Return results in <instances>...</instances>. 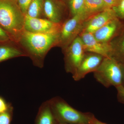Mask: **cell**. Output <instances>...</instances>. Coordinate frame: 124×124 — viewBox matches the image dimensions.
Listing matches in <instances>:
<instances>
[{"label": "cell", "instance_id": "cell-1", "mask_svg": "<svg viewBox=\"0 0 124 124\" xmlns=\"http://www.w3.org/2000/svg\"><path fill=\"white\" fill-rule=\"evenodd\" d=\"M59 32L33 33L24 30L18 43L33 64L42 68L47 53L53 46L57 45Z\"/></svg>", "mask_w": 124, "mask_h": 124}, {"label": "cell", "instance_id": "cell-2", "mask_svg": "<svg viewBox=\"0 0 124 124\" xmlns=\"http://www.w3.org/2000/svg\"><path fill=\"white\" fill-rule=\"evenodd\" d=\"M24 17L16 0H0V26L16 43L24 30Z\"/></svg>", "mask_w": 124, "mask_h": 124}, {"label": "cell", "instance_id": "cell-3", "mask_svg": "<svg viewBox=\"0 0 124 124\" xmlns=\"http://www.w3.org/2000/svg\"><path fill=\"white\" fill-rule=\"evenodd\" d=\"M58 122L69 124H90L93 115L78 110L59 97L49 100Z\"/></svg>", "mask_w": 124, "mask_h": 124}, {"label": "cell", "instance_id": "cell-4", "mask_svg": "<svg viewBox=\"0 0 124 124\" xmlns=\"http://www.w3.org/2000/svg\"><path fill=\"white\" fill-rule=\"evenodd\" d=\"M96 80L106 88L122 85V63L113 57L104 58L97 69L94 72Z\"/></svg>", "mask_w": 124, "mask_h": 124}, {"label": "cell", "instance_id": "cell-5", "mask_svg": "<svg viewBox=\"0 0 124 124\" xmlns=\"http://www.w3.org/2000/svg\"><path fill=\"white\" fill-rule=\"evenodd\" d=\"M87 19L85 14L77 15L62 23L57 46H62L64 49L69 46L81 32Z\"/></svg>", "mask_w": 124, "mask_h": 124}, {"label": "cell", "instance_id": "cell-6", "mask_svg": "<svg viewBox=\"0 0 124 124\" xmlns=\"http://www.w3.org/2000/svg\"><path fill=\"white\" fill-rule=\"evenodd\" d=\"M64 50L65 69L67 72L73 75L86 53L80 37H77Z\"/></svg>", "mask_w": 124, "mask_h": 124}, {"label": "cell", "instance_id": "cell-7", "mask_svg": "<svg viewBox=\"0 0 124 124\" xmlns=\"http://www.w3.org/2000/svg\"><path fill=\"white\" fill-rule=\"evenodd\" d=\"M79 36L82 40L85 52L97 54L104 58L111 57L113 48L111 42L98 41L93 33L89 32H83Z\"/></svg>", "mask_w": 124, "mask_h": 124}, {"label": "cell", "instance_id": "cell-8", "mask_svg": "<svg viewBox=\"0 0 124 124\" xmlns=\"http://www.w3.org/2000/svg\"><path fill=\"white\" fill-rule=\"evenodd\" d=\"M62 23H55L46 18L32 17L26 14L24 17V29L33 33L56 32L59 31Z\"/></svg>", "mask_w": 124, "mask_h": 124}, {"label": "cell", "instance_id": "cell-9", "mask_svg": "<svg viewBox=\"0 0 124 124\" xmlns=\"http://www.w3.org/2000/svg\"><path fill=\"white\" fill-rule=\"evenodd\" d=\"M116 18H118L114 9L112 8L106 9L87 19L85 22L81 32L93 33Z\"/></svg>", "mask_w": 124, "mask_h": 124}, {"label": "cell", "instance_id": "cell-10", "mask_svg": "<svg viewBox=\"0 0 124 124\" xmlns=\"http://www.w3.org/2000/svg\"><path fill=\"white\" fill-rule=\"evenodd\" d=\"M104 58L97 54L85 53L81 63L72 75L73 79L75 81H78L84 78L88 73L94 72L98 68Z\"/></svg>", "mask_w": 124, "mask_h": 124}, {"label": "cell", "instance_id": "cell-11", "mask_svg": "<svg viewBox=\"0 0 124 124\" xmlns=\"http://www.w3.org/2000/svg\"><path fill=\"white\" fill-rule=\"evenodd\" d=\"M124 29V24L121 20L116 18L93 33L98 41L102 42H111Z\"/></svg>", "mask_w": 124, "mask_h": 124}, {"label": "cell", "instance_id": "cell-12", "mask_svg": "<svg viewBox=\"0 0 124 124\" xmlns=\"http://www.w3.org/2000/svg\"><path fill=\"white\" fill-rule=\"evenodd\" d=\"M55 0H45L43 16L55 23H62V15L58 4Z\"/></svg>", "mask_w": 124, "mask_h": 124}, {"label": "cell", "instance_id": "cell-13", "mask_svg": "<svg viewBox=\"0 0 124 124\" xmlns=\"http://www.w3.org/2000/svg\"><path fill=\"white\" fill-rule=\"evenodd\" d=\"M58 122L49 100L42 103L39 108L35 124H57Z\"/></svg>", "mask_w": 124, "mask_h": 124}, {"label": "cell", "instance_id": "cell-14", "mask_svg": "<svg viewBox=\"0 0 124 124\" xmlns=\"http://www.w3.org/2000/svg\"><path fill=\"white\" fill-rule=\"evenodd\" d=\"M85 13L88 19L110 8L103 0H84Z\"/></svg>", "mask_w": 124, "mask_h": 124}, {"label": "cell", "instance_id": "cell-15", "mask_svg": "<svg viewBox=\"0 0 124 124\" xmlns=\"http://www.w3.org/2000/svg\"><path fill=\"white\" fill-rule=\"evenodd\" d=\"M27 56L22 49L8 45L0 46V62L8 59Z\"/></svg>", "mask_w": 124, "mask_h": 124}, {"label": "cell", "instance_id": "cell-16", "mask_svg": "<svg viewBox=\"0 0 124 124\" xmlns=\"http://www.w3.org/2000/svg\"><path fill=\"white\" fill-rule=\"evenodd\" d=\"M111 42L113 48L112 57L121 63H124V29L114 41Z\"/></svg>", "mask_w": 124, "mask_h": 124}, {"label": "cell", "instance_id": "cell-17", "mask_svg": "<svg viewBox=\"0 0 124 124\" xmlns=\"http://www.w3.org/2000/svg\"><path fill=\"white\" fill-rule=\"evenodd\" d=\"M45 0H32L29 5L26 15L34 18H42Z\"/></svg>", "mask_w": 124, "mask_h": 124}, {"label": "cell", "instance_id": "cell-18", "mask_svg": "<svg viewBox=\"0 0 124 124\" xmlns=\"http://www.w3.org/2000/svg\"><path fill=\"white\" fill-rule=\"evenodd\" d=\"M69 6L73 16L81 14L85 15L84 0H69Z\"/></svg>", "mask_w": 124, "mask_h": 124}, {"label": "cell", "instance_id": "cell-19", "mask_svg": "<svg viewBox=\"0 0 124 124\" xmlns=\"http://www.w3.org/2000/svg\"><path fill=\"white\" fill-rule=\"evenodd\" d=\"M13 115V108L0 113V124H10Z\"/></svg>", "mask_w": 124, "mask_h": 124}, {"label": "cell", "instance_id": "cell-20", "mask_svg": "<svg viewBox=\"0 0 124 124\" xmlns=\"http://www.w3.org/2000/svg\"><path fill=\"white\" fill-rule=\"evenodd\" d=\"M117 17L120 20L124 21V0H120L117 6L113 8Z\"/></svg>", "mask_w": 124, "mask_h": 124}, {"label": "cell", "instance_id": "cell-21", "mask_svg": "<svg viewBox=\"0 0 124 124\" xmlns=\"http://www.w3.org/2000/svg\"><path fill=\"white\" fill-rule=\"evenodd\" d=\"M18 5L24 15L27 14L28 9L32 0H16Z\"/></svg>", "mask_w": 124, "mask_h": 124}, {"label": "cell", "instance_id": "cell-22", "mask_svg": "<svg viewBox=\"0 0 124 124\" xmlns=\"http://www.w3.org/2000/svg\"><path fill=\"white\" fill-rule=\"evenodd\" d=\"M12 41L8 33L0 26V43H5Z\"/></svg>", "mask_w": 124, "mask_h": 124}, {"label": "cell", "instance_id": "cell-23", "mask_svg": "<svg viewBox=\"0 0 124 124\" xmlns=\"http://www.w3.org/2000/svg\"><path fill=\"white\" fill-rule=\"evenodd\" d=\"M117 91V99L118 101L124 104V87L122 85L116 87Z\"/></svg>", "mask_w": 124, "mask_h": 124}, {"label": "cell", "instance_id": "cell-24", "mask_svg": "<svg viewBox=\"0 0 124 124\" xmlns=\"http://www.w3.org/2000/svg\"><path fill=\"white\" fill-rule=\"evenodd\" d=\"M12 108L11 106L7 104L4 100L0 97V113L7 111Z\"/></svg>", "mask_w": 124, "mask_h": 124}, {"label": "cell", "instance_id": "cell-25", "mask_svg": "<svg viewBox=\"0 0 124 124\" xmlns=\"http://www.w3.org/2000/svg\"><path fill=\"white\" fill-rule=\"evenodd\" d=\"M107 5L110 8H115L119 4L120 0H103Z\"/></svg>", "mask_w": 124, "mask_h": 124}, {"label": "cell", "instance_id": "cell-26", "mask_svg": "<svg viewBox=\"0 0 124 124\" xmlns=\"http://www.w3.org/2000/svg\"><path fill=\"white\" fill-rule=\"evenodd\" d=\"M90 124H107L105 123L100 121L99 120L97 119V118L94 117V116H93L92 119H91Z\"/></svg>", "mask_w": 124, "mask_h": 124}, {"label": "cell", "instance_id": "cell-27", "mask_svg": "<svg viewBox=\"0 0 124 124\" xmlns=\"http://www.w3.org/2000/svg\"><path fill=\"white\" fill-rule=\"evenodd\" d=\"M122 68H123V78H122V85L124 87V63H122Z\"/></svg>", "mask_w": 124, "mask_h": 124}, {"label": "cell", "instance_id": "cell-28", "mask_svg": "<svg viewBox=\"0 0 124 124\" xmlns=\"http://www.w3.org/2000/svg\"><path fill=\"white\" fill-rule=\"evenodd\" d=\"M57 2H59V3H62V1H63V0H55Z\"/></svg>", "mask_w": 124, "mask_h": 124}, {"label": "cell", "instance_id": "cell-29", "mask_svg": "<svg viewBox=\"0 0 124 124\" xmlns=\"http://www.w3.org/2000/svg\"><path fill=\"white\" fill-rule=\"evenodd\" d=\"M57 124H66V123H61V122H58Z\"/></svg>", "mask_w": 124, "mask_h": 124}]
</instances>
